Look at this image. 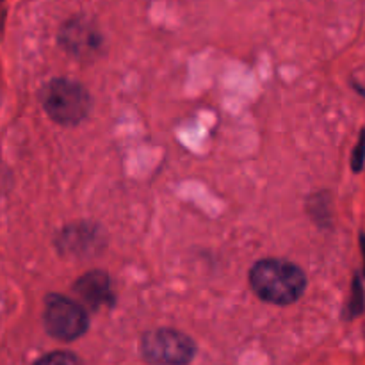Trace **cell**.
I'll use <instances>...</instances> for the list:
<instances>
[{"label":"cell","mask_w":365,"mask_h":365,"mask_svg":"<svg viewBox=\"0 0 365 365\" xmlns=\"http://www.w3.org/2000/svg\"><path fill=\"white\" fill-rule=\"evenodd\" d=\"M250 284L264 302L291 305L305 292L307 277L296 264L282 259H264L253 266Z\"/></svg>","instance_id":"1"},{"label":"cell","mask_w":365,"mask_h":365,"mask_svg":"<svg viewBox=\"0 0 365 365\" xmlns=\"http://www.w3.org/2000/svg\"><path fill=\"white\" fill-rule=\"evenodd\" d=\"M43 107L59 125H77L91 109V96L82 84L56 78L43 91Z\"/></svg>","instance_id":"2"},{"label":"cell","mask_w":365,"mask_h":365,"mask_svg":"<svg viewBox=\"0 0 365 365\" xmlns=\"http://www.w3.org/2000/svg\"><path fill=\"white\" fill-rule=\"evenodd\" d=\"M196 355L191 337L171 328L146 331L141 339V356L152 365H187Z\"/></svg>","instance_id":"3"},{"label":"cell","mask_w":365,"mask_h":365,"mask_svg":"<svg viewBox=\"0 0 365 365\" xmlns=\"http://www.w3.org/2000/svg\"><path fill=\"white\" fill-rule=\"evenodd\" d=\"M43 321L48 335L63 342L77 341L88 331L89 324L88 312L82 309L81 303L59 294L46 298Z\"/></svg>","instance_id":"4"},{"label":"cell","mask_w":365,"mask_h":365,"mask_svg":"<svg viewBox=\"0 0 365 365\" xmlns=\"http://www.w3.org/2000/svg\"><path fill=\"white\" fill-rule=\"evenodd\" d=\"M75 292L81 296L82 302L91 309L114 305V292L110 289V280L103 271H91L81 277L75 284Z\"/></svg>","instance_id":"5"},{"label":"cell","mask_w":365,"mask_h":365,"mask_svg":"<svg viewBox=\"0 0 365 365\" xmlns=\"http://www.w3.org/2000/svg\"><path fill=\"white\" fill-rule=\"evenodd\" d=\"M61 43H63L64 48H66L68 52L73 53V56L86 57L96 52L100 38L96 36L95 31H91V29L86 27V25L71 24L64 29L63 36H61Z\"/></svg>","instance_id":"6"},{"label":"cell","mask_w":365,"mask_h":365,"mask_svg":"<svg viewBox=\"0 0 365 365\" xmlns=\"http://www.w3.org/2000/svg\"><path fill=\"white\" fill-rule=\"evenodd\" d=\"M98 232L96 228L86 227H68L59 239V245L64 252L70 253H88L98 246Z\"/></svg>","instance_id":"7"},{"label":"cell","mask_w":365,"mask_h":365,"mask_svg":"<svg viewBox=\"0 0 365 365\" xmlns=\"http://www.w3.org/2000/svg\"><path fill=\"white\" fill-rule=\"evenodd\" d=\"M365 307V299H364V287L360 284V278L355 277L353 280V292H351V299H349L348 305V319H353V317L360 316L364 312Z\"/></svg>","instance_id":"8"},{"label":"cell","mask_w":365,"mask_h":365,"mask_svg":"<svg viewBox=\"0 0 365 365\" xmlns=\"http://www.w3.org/2000/svg\"><path fill=\"white\" fill-rule=\"evenodd\" d=\"M34 365H84L82 360L78 359L77 355L68 351H56V353H48L43 359H39Z\"/></svg>","instance_id":"9"},{"label":"cell","mask_w":365,"mask_h":365,"mask_svg":"<svg viewBox=\"0 0 365 365\" xmlns=\"http://www.w3.org/2000/svg\"><path fill=\"white\" fill-rule=\"evenodd\" d=\"M365 164V128L360 132L359 145L353 150V159H351V168L355 173H360Z\"/></svg>","instance_id":"10"},{"label":"cell","mask_w":365,"mask_h":365,"mask_svg":"<svg viewBox=\"0 0 365 365\" xmlns=\"http://www.w3.org/2000/svg\"><path fill=\"white\" fill-rule=\"evenodd\" d=\"M360 246H362V253H364V274H365V234L360 235Z\"/></svg>","instance_id":"11"}]
</instances>
